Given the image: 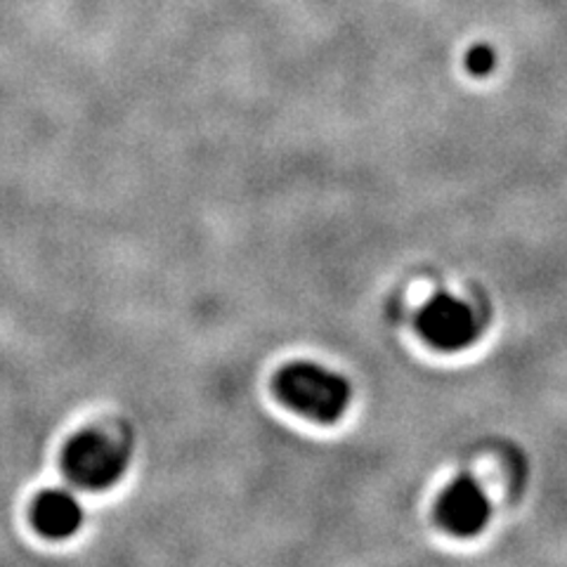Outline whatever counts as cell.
Returning <instances> with one entry per match:
<instances>
[{"instance_id": "6da1fadb", "label": "cell", "mask_w": 567, "mask_h": 567, "mask_svg": "<svg viewBox=\"0 0 567 567\" xmlns=\"http://www.w3.org/2000/svg\"><path fill=\"white\" fill-rule=\"evenodd\" d=\"M275 393L291 412L317 423L341 421L352 402L350 381L317 362H291L279 369Z\"/></svg>"}, {"instance_id": "7a4b0ae2", "label": "cell", "mask_w": 567, "mask_h": 567, "mask_svg": "<svg viewBox=\"0 0 567 567\" xmlns=\"http://www.w3.org/2000/svg\"><path fill=\"white\" fill-rule=\"evenodd\" d=\"M128 447L112 433L100 429L76 433L62 452L64 475L81 489H110L128 471Z\"/></svg>"}, {"instance_id": "3957f363", "label": "cell", "mask_w": 567, "mask_h": 567, "mask_svg": "<svg viewBox=\"0 0 567 567\" xmlns=\"http://www.w3.org/2000/svg\"><path fill=\"white\" fill-rule=\"evenodd\" d=\"M421 339L440 352L466 350L477 341L481 324L473 308L452 293H435L416 315Z\"/></svg>"}, {"instance_id": "277c9868", "label": "cell", "mask_w": 567, "mask_h": 567, "mask_svg": "<svg viewBox=\"0 0 567 567\" xmlns=\"http://www.w3.org/2000/svg\"><path fill=\"white\" fill-rule=\"evenodd\" d=\"M492 506L483 487L471 475H458L435 502V520L452 537L468 539L481 535L489 523Z\"/></svg>"}, {"instance_id": "5b68a950", "label": "cell", "mask_w": 567, "mask_h": 567, "mask_svg": "<svg viewBox=\"0 0 567 567\" xmlns=\"http://www.w3.org/2000/svg\"><path fill=\"white\" fill-rule=\"evenodd\" d=\"M31 520L35 532L48 539L74 537L85 520V511L79 496L69 489L52 487L35 496L31 506Z\"/></svg>"}, {"instance_id": "8992f818", "label": "cell", "mask_w": 567, "mask_h": 567, "mask_svg": "<svg viewBox=\"0 0 567 567\" xmlns=\"http://www.w3.org/2000/svg\"><path fill=\"white\" fill-rule=\"evenodd\" d=\"M494 66H496V52H494L492 45L481 43V45H473V48L468 50V55H466V69L471 71L473 76L485 79V76L489 74V71H494Z\"/></svg>"}]
</instances>
